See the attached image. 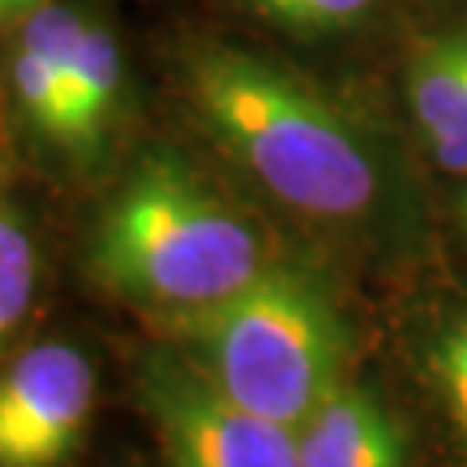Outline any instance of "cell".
Returning a JSON list of instances; mask_svg holds the SVG:
<instances>
[{
    "instance_id": "1",
    "label": "cell",
    "mask_w": 467,
    "mask_h": 467,
    "mask_svg": "<svg viewBox=\"0 0 467 467\" xmlns=\"http://www.w3.org/2000/svg\"><path fill=\"white\" fill-rule=\"evenodd\" d=\"M184 87L218 146L287 208L353 222L384 201L388 173L370 135L291 69L201 42L184 56Z\"/></svg>"
},
{
    "instance_id": "2",
    "label": "cell",
    "mask_w": 467,
    "mask_h": 467,
    "mask_svg": "<svg viewBox=\"0 0 467 467\" xmlns=\"http://www.w3.org/2000/svg\"><path fill=\"white\" fill-rule=\"evenodd\" d=\"M90 277L115 298L173 318L233 298L267 267L246 218L173 152H150L100 212Z\"/></svg>"
},
{
    "instance_id": "3",
    "label": "cell",
    "mask_w": 467,
    "mask_h": 467,
    "mask_svg": "<svg viewBox=\"0 0 467 467\" xmlns=\"http://www.w3.org/2000/svg\"><path fill=\"white\" fill-rule=\"evenodd\" d=\"M170 326L225 399L287 430L343 384L350 329L308 270L267 264L233 298Z\"/></svg>"
},
{
    "instance_id": "4",
    "label": "cell",
    "mask_w": 467,
    "mask_h": 467,
    "mask_svg": "<svg viewBox=\"0 0 467 467\" xmlns=\"http://www.w3.org/2000/svg\"><path fill=\"white\" fill-rule=\"evenodd\" d=\"M139 395L170 467H301L298 430L229 401L191 357L150 353Z\"/></svg>"
},
{
    "instance_id": "5",
    "label": "cell",
    "mask_w": 467,
    "mask_h": 467,
    "mask_svg": "<svg viewBox=\"0 0 467 467\" xmlns=\"http://www.w3.org/2000/svg\"><path fill=\"white\" fill-rule=\"evenodd\" d=\"M94 409V368L69 343L21 353L0 378V467H59Z\"/></svg>"
},
{
    "instance_id": "6",
    "label": "cell",
    "mask_w": 467,
    "mask_h": 467,
    "mask_svg": "<svg viewBox=\"0 0 467 467\" xmlns=\"http://www.w3.org/2000/svg\"><path fill=\"white\" fill-rule=\"evenodd\" d=\"M405 100L440 170L467 173V25L426 35L405 67Z\"/></svg>"
},
{
    "instance_id": "7",
    "label": "cell",
    "mask_w": 467,
    "mask_h": 467,
    "mask_svg": "<svg viewBox=\"0 0 467 467\" xmlns=\"http://www.w3.org/2000/svg\"><path fill=\"white\" fill-rule=\"evenodd\" d=\"M301 467H405V436L384 401L343 381L298 426Z\"/></svg>"
},
{
    "instance_id": "8",
    "label": "cell",
    "mask_w": 467,
    "mask_h": 467,
    "mask_svg": "<svg viewBox=\"0 0 467 467\" xmlns=\"http://www.w3.org/2000/svg\"><path fill=\"white\" fill-rule=\"evenodd\" d=\"M69 152L94 156L111 129L121 94V52L100 21H87L84 42L69 69Z\"/></svg>"
},
{
    "instance_id": "9",
    "label": "cell",
    "mask_w": 467,
    "mask_h": 467,
    "mask_svg": "<svg viewBox=\"0 0 467 467\" xmlns=\"http://www.w3.org/2000/svg\"><path fill=\"white\" fill-rule=\"evenodd\" d=\"M11 84H15L25 121L42 139H49L69 152V104L56 69L25 46H17L15 59H11Z\"/></svg>"
},
{
    "instance_id": "10",
    "label": "cell",
    "mask_w": 467,
    "mask_h": 467,
    "mask_svg": "<svg viewBox=\"0 0 467 467\" xmlns=\"http://www.w3.org/2000/svg\"><path fill=\"white\" fill-rule=\"evenodd\" d=\"M243 4L287 35L326 38L360 25L378 0H243Z\"/></svg>"
},
{
    "instance_id": "11",
    "label": "cell",
    "mask_w": 467,
    "mask_h": 467,
    "mask_svg": "<svg viewBox=\"0 0 467 467\" xmlns=\"http://www.w3.org/2000/svg\"><path fill=\"white\" fill-rule=\"evenodd\" d=\"M35 291V250L25 225L0 212V343L25 318Z\"/></svg>"
},
{
    "instance_id": "12",
    "label": "cell",
    "mask_w": 467,
    "mask_h": 467,
    "mask_svg": "<svg viewBox=\"0 0 467 467\" xmlns=\"http://www.w3.org/2000/svg\"><path fill=\"white\" fill-rule=\"evenodd\" d=\"M426 370L433 378L436 395L443 401L453 430L467 440V312L447 318L436 329L426 353Z\"/></svg>"
},
{
    "instance_id": "13",
    "label": "cell",
    "mask_w": 467,
    "mask_h": 467,
    "mask_svg": "<svg viewBox=\"0 0 467 467\" xmlns=\"http://www.w3.org/2000/svg\"><path fill=\"white\" fill-rule=\"evenodd\" d=\"M46 0H0V21H25V17L32 15V11H38Z\"/></svg>"
},
{
    "instance_id": "14",
    "label": "cell",
    "mask_w": 467,
    "mask_h": 467,
    "mask_svg": "<svg viewBox=\"0 0 467 467\" xmlns=\"http://www.w3.org/2000/svg\"><path fill=\"white\" fill-rule=\"evenodd\" d=\"M453 218H457V229L467 239V187L457 194V204H453Z\"/></svg>"
}]
</instances>
